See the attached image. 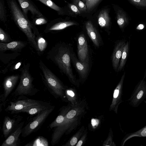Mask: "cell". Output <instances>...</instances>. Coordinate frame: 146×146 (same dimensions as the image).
<instances>
[{
	"instance_id": "obj_38",
	"label": "cell",
	"mask_w": 146,
	"mask_h": 146,
	"mask_svg": "<svg viewBox=\"0 0 146 146\" xmlns=\"http://www.w3.org/2000/svg\"><path fill=\"white\" fill-rule=\"evenodd\" d=\"M36 17L33 21V23L35 25H40L47 23V20L46 18L43 17V16Z\"/></svg>"
},
{
	"instance_id": "obj_39",
	"label": "cell",
	"mask_w": 146,
	"mask_h": 146,
	"mask_svg": "<svg viewBox=\"0 0 146 146\" xmlns=\"http://www.w3.org/2000/svg\"><path fill=\"white\" fill-rule=\"evenodd\" d=\"M133 4L137 6L146 7V0H129Z\"/></svg>"
},
{
	"instance_id": "obj_18",
	"label": "cell",
	"mask_w": 146,
	"mask_h": 146,
	"mask_svg": "<svg viewBox=\"0 0 146 146\" xmlns=\"http://www.w3.org/2000/svg\"><path fill=\"white\" fill-rule=\"evenodd\" d=\"M26 42L21 41H13L8 43L0 42V51L3 52L7 50L14 51H20L25 47Z\"/></svg>"
},
{
	"instance_id": "obj_10",
	"label": "cell",
	"mask_w": 146,
	"mask_h": 146,
	"mask_svg": "<svg viewBox=\"0 0 146 146\" xmlns=\"http://www.w3.org/2000/svg\"><path fill=\"white\" fill-rule=\"evenodd\" d=\"M20 77L19 74H15L5 78L3 82V93L0 96L1 101L3 102L5 101L15 87Z\"/></svg>"
},
{
	"instance_id": "obj_6",
	"label": "cell",
	"mask_w": 146,
	"mask_h": 146,
	"mask_svg": "<svg viewBox=\"0 0 146 146\" xmlns=\"http://www.w3.org/2000/svg\"><path fill=\"white\" fill-rule=\"evenodd\" d=\"M54 108V106H50L45 110L37 114L31 121L23 128L22 136L26 137L36 130L52 111Z\"/></svg>"
},
{
	"instance_id": "obj_13",
	"label": "cell",
	"mask_w": 146,
	"mask_h": 146,
	"mask_svg": "<svg viewBox=\"0 0 146 146\" xmlns=\"http://www.w3.org/2000/svg\"><path fill=\"white\" fill-rule=\"evenodd\" d=\"M71 58L81 78L82 79H85L89 70V58L84 61L82 62L78 60L74 54L72 53Z\"/></svg>"
},
{
	"instance_id": "obj_20",
	"label": "cell",
	"mask_w": 146,
	"mask_h": 146,
	"mask_svg": "<svg viewBox=\"0 0 146 146\" xmlns=\"http://www.w3.org/2000/svg\"><path fill=\"white\" fill-rule=\"evenodd\" d=\"M85 27L88 36L94 44L97 47L100 46L99 36L96 29L90 21H87Z\"/></svg>"
},
{
	"instance_id": "obj_28",
	"label": "cell",
	"mask_w": 146,
	"mask_h": 146,
	"mask_svg": "<svg viewBox=\"0 0 146 146\" xmlns=\"http://www.w3.org/2000/svg\"><path fill=\"white\" fill-rule=\"evenodd\" d=\"M49 143L47 140L42 136L37 137L32 141L27 143L25 146H48Z\"/></svg>"
},
{
	"instance_id": "obj_12",
	"label": "cell",
	"mask_w": 146,
	"mask_h": 146,
	"mask_svg": "<svg viewBox=\"0 0 146 146\" xmlns=\"http://www.w3.org/2000/svg\"><path fill=\"white\" fill-rule=\"evenodd\" d=\"M24 13L27 16L28 11L36 17L43 16L36 5L31 0H17Z\"/></svg>"
},
{
	"instance_id": "obj_23",
	"label": "cell",
	"mask_w": 146,
	"mask_h": 146,
	"mask_svg": "<svg viewBox=\"0 0 146 146\" xmlns=\"http://www.w3.org/2000/svg\"><path fill=\"white\" fill-rule=\"evenodd\" d=\"M117 23L119 28L123 29L128 25L129 20L125 12L120 8L115 10Z\"/></svg>"
},
{
	"instance_id": "obj_40",
	"label": "cell",
	"mask_w": 146,
	"mask_h": 146,
	"mask_svg": "<svg viewBox=\"0 0 146 146\" xmlns=\"http://www.w3.org/2000/svg\"><path fill=\"white\" fill-rule=\"evenodd\" d=\"M21 64V62H19L17 63L16 65L15 66V67L14 68V70H16L17 69L19 66H20Z\"/></svg>"
},
{
	"instance_id": "obj_41",
	"label": "cell",
	"mask_w": 146,
	"mask_h": 146,
	"mask_svg": "<svg viewBox=\"0 0 146 146\" xmlns=\"http://www.w3.org/2000/svg\"><path fill=\"white\" fill-rule=\"evenodd\" d=\"M144 26L142 24L139 25L137 27V29L138 30H141L144 28Z\"/></svg>"
},
{
	"instance_id": "obj_1",
	"label": "cell",
	"mask_w": 146,
	"mask_h": 146,
	"mask_svg": "<svg viewBox=\"0 0 146 146\" xmlns=\"http://www.w3.org/2000/svg\"><path fill=\"white\" fill-rule=\"evenodd\" d=\"M86 101L83 100L77 104L72 105L66 115L62 124L56 127L51 137V144H57L64 134L68 135L77 128L81 122L82 117L86 113Z\"/></svg>"
},
{
	"instance_id": "obj_21",
	"label": "cell",
	"mask_w": 146,
	"mask_h": 146,
	"mask_svg": "<svg viewBox=\"0 0 146 146\" xmlns=\"http://www.w3.org/2000/svg\"><path fill=\"white\" fill-rule=\"evenodd\" d=\"M50 106L45 103L27 107L20 111L19 113H26L30 115L37 114L48 108Z\"/></svg>"
},
{
	"instance_id": "obj_26",
	"label": "cell",
	"mask_w": 146,
	"mask_h": 146,
	"mask_svg": "<svg viewBox=\"0 0 146 146\" xmlns=\"http://www.w3.org/2000/svg\"><path fill=\"white\" fill-rule=\"evenodd\" d=\"M129 44L128 41L126 42L123 48L121 59L117 69L118 71H121L126 63L129 52Z\"/></svg>"
},
{
	"instance_id": "obj_16",
	"label": "cell",
	"mask_w": 146,
	"mask_h": 146,
	"mask_svg": "<svg viewBox=\"0 0 146 146\" xmlns=\"http://www.w3.org/2000/svg\"><path fill=\"white\" fill-rule=\"evenodd\" d=\"M124 40L119 41L115 45L112 56V62L113 68L117 70L120 60L121 58L124 46L125 44Z\"/></svg>"
},
{
	"instance_id": "obj_36",
	"label": "cell",
	"mask_w": 146,
	"mask_h": 146,
	"mask_svg": "<svg viewBox=\"0 0 146 146\" xmlns=\"http://www.w3.org/2000/svg\"><path fill=\"white\" fill-rule=\"evenodd\" d=\"M0 42L4 43L9 42L11 40L9 36L1 28H0Z\"/></svg>"
},
{
	"instance_id": "obj_25",
	"label": "cell",
	"mask_w": 146,
	"mask_h": 146,
	"mask_svg": "<svg viewBox=\"0 0 146 146\" xmlns=\"http://www.w3.org/2000/svg\"><path fill=\"white\" fill-rule=\"evenodd\" d=\"M84 126H82L79 130L63 146H73L77 144L82 135L85 129Z\"/></svg>"
},
{
	"instance_id": "obj_33",
	"label": "cell",
	"mask_w": 146,
	"mask_h": 146,
	"mask_svg": "<svg viewBox=\"0 0 146 146\" xmlns=\"http://www.w3.org/2000/svg\"><path fill=\"white\" fill-rule=\"evenodd\" d=\"M0 19L1 21L3 22H5L7 20L4 0H0Z\"/></svg>"
},
{
	"instance_id": "obj_19",
	"label": "cell",
	"mask_w": 146,
	"mask_h": 146,
	"mask_svg": "<svg viewBox=\"0 0 146 146\" xmlns=\"http://www.w3.org/2000/svg\"><path fill=\"white\" fill-rule=\"evenodd\" d=\"M72 107L71 103L66 106H64L60 109V112L55 120L49 125L50 128L56 127L60 125L64 121L65 117Z\"/></svg>"
},
{
	"instance_id": "obj_3",
	"label": "cell",
	"mask_w": 146,
	"mask_h": 146,
	"mask_svg": "<svg viewBox=\"0 0 146 146\" xmlns=\"http://www.w3.org/2000/svg\"><path fill=\"white\" fill-rule=\"evenodd\" d=\"M71 53L69 46L63 43H58L48 53V58L56 64L60 70L76 86L78 84L73 74L71 65Z\"/></svg>"
},
{
	"instance_id": "obj_15",
	"label": "cell",
	"mask_w": 146,
	"mask_h": 146,
	"mask_svg": "<svg viewBox=\"0 0 146 146\" xmlns=\"http://www.w3.org/2000/svg\"><path fill=\"white\" fill-rule=\"evenodd\" d=\"M110 12V9L106 7L102 9L99 13L97 21L101 28L108 29L110 27L111 22Z\"/></svg>"
},
{
	"instance_id": "obj_35",
	"label": "cell",
	"mask_w": 146,
	"mask_h": 146,
	"mask_svg": "<svg viewBox=\"0 0 146 146\" xmlns=\"http://www.w3.org/2000/svg\"><path fill=\"white\" fill-rule=\"evenodd\" d=\"M113 133L111 128H110L108 137L104 142L102 145L104 146H116L115 144L113 141Z\"/></svg>"
},
{
	"instance_id": "obj_11",
	"label": "cell",
	"mask_w": 146,
	"mask_h": 146,
	"mask_svg": "<svg viewBox=\"0 0 146 146\" xmlns=\"http://www.w3.org/2000/svg\"><path fill=\"white\" fill-rule=\"evenodd\" d=\"M24 121L20 123L15 130L3 142L1 146H19L20 144L19 137L22 133Z\"/></svg>"
},
{
	"instance_id": "obj_30",
	"label": "cell",
	"mask_w": 146,
	"mask_h": 146,
	"mask_svg": "<svg viewBox=\"0 0 146 146\" xmlns=\"http://www.w3.org/2000/svg\"><path fill=\"white\" fill-rule=\"evenodd\" d=\"M102 0H86L85 4L87 7V12H90L94 10Z\"/></svg>"
},
{
	"instance_id": "obj_32",
	"label": "cell",
	"mask_w": 146,
	"mask_h": 146,
	"mask_svg": "<svg viewBox=\"0 0 146 146\" xmlns=\"http://www.w3.org/2000/svg\"><path fill=\"white\" fill-rule=\"evenodd\" d=\"M72 3L78 8L81 13H86L87 9L86 5L81 0H72Z\"/></svg>"
},
{
	"instance_id": "obj_7",
	"label": "cell",
	"mask_w": 146,
	"mask_h": 146,
	"mask_svg": "<svg viewBox=\"0 0 146 146\" xmlns=\"http://www.w3.org/2000/svg\"><path fill=\"white\" fill-rule=\"evenodd\" d=\"M146 98V82L141 80L135 87L129 99L130 105L137 107Z\"/></svg>"
},
{
	"instance_id": "obj_31",
	"label": "cell",
	"mask_w": 146,
	"mask_h": 146,
	"mask_svg": "<svg viewBox=\"0 0 146 146\" xmlns=\"http://www.w3.org/2000/svg\"><path fill=\"white\" fill-rule=\"evenodd\" d=\"M66 8L68 9L67 15L69 14V15L71 16L75 17L81 13L76 6L73 3H68Z\"/></svg>"
},
{
	"instance_id": "obj_27",
	"label": "cell",
	"mask_w": 146,
	"mask_h": 146,
	"mask_svg": "<svg viewBox=\"0 0 146 146\" xmlns=\"http://www.w3.org/2000/svg\"><path fill=\"white\" fill-rule=\"evenodd\" d=\"M42 3L57 11L59 15H66L64 8L61 7L53 2L51 0H38Z\"/></svg>"
},
{
	"instance_id": "obj_44",
	"label": "cell",
	"mask_w": 146,
	"mask_h": 146,
	"mask_svg": "<svg viewBox=\"0 0 146 146\" xmlns=\"http://www.w3.org/2000/svg\"></svg>"
},
{
	"instance_id": "obj_37",
	"label": "cell",
	"mask_w": 146,
	"mask_h": 146,
	"mask_svg": "<svg viewBox=\"0 0 146 146\" xmlns=\"http://www.w3.org/2000/svg\"><path fill=\"white\" fill-rule=\"evenodd\" d=\"M88 132L86 129H85L82 135L76 145V146H81L85 142L87 136Z\"/></svg>"
},
{
	"instance_id": "obj_24",
	"label": "cell",
	"mask_w": 146,
	"mask_h": 146,
	"mask_svg": "<svg viewBox=\"0 0 146 146\" xmlns=\"http://www.w3.org/2000/svg\"><path fill=\"white\" fill-rule=\"evenodd\" d=\"M146 137V125L137 131L127 134L121 141V145L123 146L125 142L134 137Z\"/></svg>"
},
{
	"instance_id": "obj_14",
	"label": "cell",
	"mask_w": 146,
	"mask_h": 146,
	"mask_svg": "<svg viewBox=\"0 0 146 146\" xmlns=\"http://www.w3.org/2000/svg\"><path fill=\"white\" fill-rule=\"evenodd\" d=\"M77 48L79 59L81 62H84L89 57L88 44L83 34L80 35L78 38Z\"/></svg>"
},
{
	"instance_id": "obj_8",
	"label": "cell",
	"mask_w": 146,
	"mask_h": 146,
	"mask_svg": "<svg viewBox=\"0 0 146 146\" xmlns=\"http://www.w3.org/2000/svg\"><path fill=\"white\" fill-rule=\"evenodd\" d=\"M43 103L41 101L30 99L17 100L11 102L5 110L13 113H18L20 111L27 107Z\"/></svg>"
},
{
	"instance_id": "obj_42",
	"label": "cell",
	"mask_w": 146,
	"mask_h": 146,
	"mask_svg": "<svg viewBox=\"0 0 146 146\" xmlns=\"http://www.w3.org/2000/svg\"><path fill=\"white\" fill-rule=\"evenodd\" d=\"M146 77V69L145 70V73H144V77L143 79H144Z\"/></svg>"
},
{
	"instance_id": "obj_43",
	"label": "cell",
	"mask_w": 146,
	"mask_h": 146,
	"mask_svg": "<svg viewBox=\"0 0 146 146\" xmlns=\"http://www.w3.org/2000/svg\"><path fill=\"white\" fill-rule=\"evenodd\" d=\"M83 2H84L85 3H86V0H81Z\"/></svg>"
},
{
	"instance_id": "obj_5",
	"label": "cell",
	"mask_w": 146,
	"mask_h": 146,
	"mask_svg": "<svg viewBox=\"0 0 146 146\" xmlns=\"http://www.w3.org/2000/svg\"><path fill=\"white\" fill-rule=\"evenodd\" d=\"M29 63L25 64L20 69L21 74L20 81L13 94L15 96H33L38 91L33 84V78L29 71Z\"/></svg>"
},
{
	"instance_id": "obj_29",
	"label": "cell",
	"mask_w": 146,
	"mask_h": 146,
	"mask_svg": "<svg viewBox=\"0 0 146 146\" xmlns=\"http://www.w3.org/2000/svg\"><path fill=\"white\" fill-rule=\"evenodd\" d=\"M65 94L68 100L70 102L72 105H75L79 102L77 100L76 94L74 89H66Z\"/></svg>"
},
{
	"instance_id": "obj_9",
	"label": "cell",
	"mask_w": 146,
	"mask_h": 146,
	"mask_svg": "<svg viewBox=\"0 0 146 146\" xmlns=\"http://www.w3.org/2000/svg\"><path fill=\"white\" fill-rule=\"evenodd\" d=\"M125 75V72H124L114 90L112 102L110 107V111H113L117 114L118 106L122 102L123 87Z\"/></svg>"
},
{
	"instance_id": "obj_34",
	"label": "cell",
	"mask_w": 146,
	"mask_h": 146,
	"mask_svg": "<svg viewBox=\"0 0 146 146\" xmlns=\"http://www.w3.org/2000/svg\"><path fill=\"white\" fill-rule=\"evenodd\" d=\"M36 40L39 52L43 51L46 47L47 43L46 40L40 36L37 37Z\"/></svg>"
},
{
	"instance_id": "obj_22",
	"label": "cell",
	"mask_w": 146,
	"mask_h": 146,
	"mask_svg": "<svg viewBox=\"0 0 146 146\" xmlns=\"http://www.w3.org/2000/svg\"><path fill=\"white\" fill-rule=\"evenodd\" d=\"M16 120L15 118L6 116L4 119L2 127V131L5 138L10 134L15 125Z\"/></svg>"
},
{
	"instance_id": "obj_4",
	"label": "cell",
	"mask_w": 146,
	"mask_h": 146,
	"mask_svg": "<svg viewBox=\"0 0 146 146\" xmlns=\"http://www.w3.org/2000/svg\"><path fill=\"white\" fill-rule=\"evenodd\" d=\"M39 65L44 83L48 90L56 98H63L65 96L66 87L42 61H40Z\"/></svg>"
},
{
	"instance_id": "obj_17",
	"label": "cell",
	"mask_w": 146,
	"mask_h": 146,
	"mask_svg": "<svg viewBox=\"0 0 146 146\" xmlns=\"http://www.w3.org/2000/svg\"><path fill=\"white\" fill-rule=\"evenodd\" d=\"M78 24L77 23L71 21H63L55 23L52 22L48 25L44 31L45 33H47L52 31H59L69 26Z\"/></svg>"
},
{
	"instance_id": "obj_2",
	"label": "cell",
	"mask_w": 146,
	"mask_h": 146,
	"mask_svg": "<svg viewBox=\"0 0 146 146\" xmlns=\"http://www.w3.org/2000/svg\"><path fill=\"white\" fill-rule=\"evenodd\" d=\"M7 4L15 23L26 35L29 44L39 52L36 36H38L40 34L35 24L29 20L15 0H8Z\"/></svg>"
}]
</instances>
